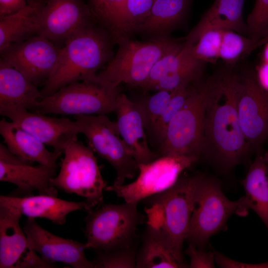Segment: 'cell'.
Instances as JSON below:
<instances>
[{
    "mask_svg": "<svg viewBox=\"0 0 268 268\" xmlns=\"http://www.w3.org/2000/svg\"><path fill=\"white\" fill-rule=\"evenodd\" d=\"M240 75L225 71L211 76L205 105L202 157L221 172L245 163L252 152L238 113Z\"/></svg>",
    "mask_w": 268,
    "mask_h": 268,
    "instance_id": "obj_1",
    "label": "cell"
},
{
    "mask_svg": "<svg viewBox=\"0 0 268 268\" xmlns=\"http://www.w3.org/2000/svg\"><path fill=\"white\" fill-rule=\"evenodd\" d=\"M110 42L104 31L89 23L69 37L55 70L40 91L42 98L71 83L91 81L112 59Z\"/></svg>",
    "mask_w": 268,
    "mask_h": 268,
    "instance_id": "obj_2",
    "label": "cell"
},
{
    "mask_svg": "<svg viewBox=\"0 0 268 268\" xmlns=\"http://www.w3.org/2000/svg\"><path fill=\"white\" fill-rule=\"evenodd\" d=\"M203 175L179 177L167 190L145 199L148 205L145 209L147 225L158 231L175 259L186 267L183 246Z\"/></svg>",
    "mask_w": 268,
    "mask_h": 268,
    "instance_id": "obj_3",
    "label": "cell"
},
{
    "mask_svg": "<svg viewBox=\"0 0 268 268\" xmlns=\"http://www.w3.org/2000/svg\"><path fill=\"white\" fill-rule=\"evenodd\" d=\"M180 40L167 36L148 41L121 40L116 54L91 81L111 89L122 83L140 87L155 64Z\"/></svg>",
    "mask_w": 268,
    "mask_h": 268,
    "instance_id": "obj_4",
    "label": "cell"
},
{
    "mask_svg": "<svg viewBox=\"0 0 268 268\" xmlns=\"http://www.w3.org/2000/svg\"><path fill=\"white\" fill-rule=\"evenodd\" d=\"M249 209L244 196L230 200L217 179L203 174L197 191L186 240L189 244L205 248L211 236L225 226L232 215H246Z\"/></svg>",
    "mask_w": 268,
    "mask_h": 268,
    "instance_id": "obj_5",
    "label": "cell"
},
{
    "mask_svg": "<svg viewBox=\"0 0 268 268\" xmlns=\"http://www.w3.org/2000/svg\"><path fill=\"white\" fill-rule=\"evenodd\" d=\"M137 205L107 203L88 211L85 219L86 249L108 251L131 247L144 216Z\"/></svg>",
    "mask_w": 268,
    "mask_h": 268,
    "instance_id": "obj_6",
    "label": "cell"
},
{
    "mask_svg": "<svg viewBox=\"0 0 268 268\" xmlns=\"http://www.w3.org/2000/svg\"><path fill=\"white\" fill-rule=\"evenodd\" d=\"M211 76L199 81L183 106L170 122L159 146L160 156L183 155L202 157L205 105Z\"/></svg>",
    "mask_w": 268,
    "mask_h": 268,
    "instance_id": "obj_7",
    "label": "cell"
},
{
    "mask_svg": "<svg viewBox=\"0 0 268 268\" xmlns=\"http://www.w3.org/2000/svg\"><path fill=\"white\" fill-rule=\"evenodd\" d=\"M64 153L60 171L52 179V185L68 194L84 198L90 210L102 205L107 183L94 151L77 139L67 146Z\"/></svg>",
    "mask_w": 268,
    "mask_h": 268,
    "instance_id": "obj_8",
    "label": "cell"
},
{
    "mask_svg": "<svg viewBox=\"0 0 268 268\" xmlns=\"http://www.w3.org/2000/svg\"><path fill=\"white\" fill-rule=\"evenodd\" d=\"M118 89L93 81H76L41 98L34 110L42 114L106 115L115 112Z\"/></svg>",
    "mask_w": 268,
    "mask_h": 268,
    "instance_id": "obj_9",
    "label": "cell"
},
{
    "mask_svg": "<svg viewBox=\"0 0 268 268\" xmlns=\"http://www.w3.org/2000/svg\"><path fill=\"white\" fill-rule=\"evenodd\" d=\"M80 133L87 138L92 150L115 169L114 185L124 184L137 173L138 163L132 155L119 133L116 122L106 115L74 116Z\"/></svg>",
    "mask_w": 268,
    "mask_h": 268,
    "instance_id": "obj_10",
    "label": "cell"
},
{
    "mask_svg": "<svg viewBox=\"0 0 268 268\" xmlns=\"http://www.w3.org/2000/svg\"><path fill=\"white\" fill-rule=\"evenodd\" d=\"M199 159L192 156L165 155L146 163L138 164V175L133 182L107 186L125 202L137 203L150 196L162 193L173 186L181 173Z\"/></svg>",
    "mask_w": 268,
    "mask_h": 268,
    "instance_id": "obj_11",
    "label": "cell"
},
{
    "mask_svg": "<svg viewBox=\"0 0 268 268\" xmlns=\"http://www.w3.org/2000/svg\"><path fill=\"white\" fill-rule=\"evenodd\" d=\"M241 74L239 119L252 151L258 153L268 138V92L261 86L251 69H245Z\"/></svg>",
    "mask_w": 268,
    "mask_h": 268,
    "instance_id": "obj_12",
    "label": "cell"
},
{
    "mask_svg": "<svg viewBox=\"0 0 268 268\" xmlns=\"http://www.w3.org/2000/svg\"><path fill=\"white\" fill-rule=\"evenodd\" d=\"M62 47L37 34L13 44L0 52L1 59L36 85L45 82L55 70Z\"/></svg>",
    "mask_w": 268,
    "mask_h": 268,
    "instance_id": "obj_13",
    "label": "cell"
},
{
    "mask_svg": "<svg viewBox=\"0 0 268 268\" xmlns=\"http://www.w3.org/2000/svg\"><path fill=\"white\" fill-rule=\"evenodd\" d=\"M33 164L17 156L5 145L0 143V181L17 186L15 195H11L28 196L37 191L39 194L57 197V189L51 183L57 168Z\"/></svg>",
    "mask_w": 268,
    "mask_h": 268,
    "instance_id": "obj_14",
    "label": "cell"
},
{
    "mask_svg": "<svg viewBox=\"0 0 268 268\" xmlns=\"http://www.w3.org/2000/svg\"><path fill=\"white\" fill-rule=\"evenodd\" d=\"M23 229L27 249L38 253L45 261L67 264L74 268H93L85 255V243L57 236L41 226L35 218L28 217Z\"/></svg>",
    "mask_w": 268,
    "mask_h": 268,
    "instance_id": "obj_15",
    "label": "cell"
},
{
    "mask_svg": "<svg viewBox=\"0 0 268 268\" xmlns=\"http://www.w3.org/2000/svg\"><path fill=\"white\" fill-rule=\"evenodd\" d=\"M11 122L28 131L45 144L53 147L54 150L64 153L67 146L77 139L79 134L75 121L67 118H57L26 109H18L0 112Z\"/></svg>",
    "mask_w": 268,
    "mask_h": 268,
    "instance_id": "obj_16",
    "label": "cell"
},
{
    "mask_svg": "<svg viewBox=\"0 0 268 268\" xmlns=\"http://www.w3.org/2000/svg\"><path fill=\"white\" fill-rule=\"evenodd\" d=\"M91 15L81 0H48L41 10L37 34L54 43L65 41L89 24Z\"/></svg>",
    "mask_w": 268,
    "mask_h": 268,
    "instance_id": "obj_17",
    "label": "cell"
},
{
    "mask_svg": "<svg viewBox=\"0 0 268 268\" xmlns=\"http://www.w3.org/2000/svg\"><path fill=\"white\" fill-rule=\"evenodd\" d=\"M115 112L121 137L138 164L158 157L149 147L143 118L135 102L125 94L119 93Z\"/></svg>",
    "mask_w": 268,
    "mask_h": 268,
    "instance_id": "obj_18",
    "label": "cell"
},
{
    "mask_svg": "<svg viewBox=\"0 0 268 268\" xmlns=\"http://www.w3.org/2000/svg\"><path fill=\"white\" fill-rule=\"evenodd\" d=\"M0 205L11 208L27 217L47 219L53 223L63 225L71 212L90 210L85 200L67 201L56 196L39 194L23 197L0 195Z\"/></svg>",
    "mask_w": 268,
    "mask_h": 268,
    "instance_id": "obj_19",
    "label": "cell"
},
{
    "mask_svg": "<svg viewBox=\"0 0 268 268\" xmlns=\"http://www.w3.org/2000/svg\"><path fill=\"white\" fill-rule=\"evenodd\" d=\"M245 0H215L202 16L198 24L184 38L187 44L194 45L206 31L217 29L231 30L247 34L246 23L243 20Z\"/></svg>",
    "mask_w": 268,
    "mask_h": 268,
    "instance_id": "obj_20",
    "label": "cell"
},
{
    "mask_svg": "<svg viewBox=\"0 0 268 268\" xmlns=\"http://www.w3.org/2000/svg\"><path fill=\"white\" fill-rule=\"evenodd\" d=\"M41 98L37 85L0 58V112L18 109L34 110Z\"/></svg>",
    "mask_w": 268,
    "mask_h": 268,
    "instance_id": "obj_21",
    "label": "cell"
},
{
    "mask_svg": "<svg viewBox=\"0 0 268 268\" xmlns=\"http://www.w3.org/2000/svg\"><path fill=\"white\" fill-rule=\"evenodd\" d=\"M0 134L5 145L17 156L32 163L57 168L56 162L62 153L49 151L44 143L16 124L1 119Z\"/></svg>",
    "mask_w": 268,
    "mask_h": 268,
    "instance_id": "obj_22",
    "label": "cell"
},
{
    "mask_svg": "<svg viewBox=\"0 0 268 268\" xmlns=\"http://www.w3.org/2000/svg\"><path fill=\"white\" fill-rule=\"evenodd\" d=\"M43 6L40 0H33L21 9L0 17V52L33 34H37Z\"/></svg>",
    "mask_w": 268,
    "mask_h": 268,
    "instance_id": "obj_23",
    "label": "cell"
},
{
    "mask_svg": "<svg viewBox=\"0 0 268 268\" xmlns=\"http://www.w3.org/2000/svg\"><path fill=\"white\" fill-rule=\"evenodd\" d=\"M22 215L0 205V268H15L27 249V240L20 225Z\"/></svg>",
    "mask_w": 268,
    "mask_h": 268,
    "instance_id": "obj_24",
    "label": "cell"
},
{
    "mask_svg": "<svg viewBox=\"0 0 268 268\" xmlns=\"http://www.w3.org/2000/svg\"><path fill=\"white\" fill-rule=\"evenodd\" d=\"M242 184L248 207L259 215L268 229V164L260 152Z\"/></svg>",
    "mask_w": 268,
    "mask_h": 268,
    "instance_id": "obj_25",
    "label": "cell"
},
{
    "mask_svg": "<svg viewBox=\"0 0 268 268\" xmlns=\"http://www.w3.org/2000/svg\"><path fill=\"white\" fill-rule=\"evenodd\" d=\"M190 0H155L149 15L138 31L166 37L184 19Z\"/></svg>",
    "mask_w": 268,
    "mask_h": 268,
    "instance_id": "obj_26",
    "label": "cell"
},
{
    "mask_svg": "<svg viewBox=\"0 0 268 268\" xmlns=\"http://www.w3.org/2000/svg\"><path fill=\"white\" fill-rule=\"evenodd\" d=\"M185 267L175 259L158 231L147 225L142 245L136 253L135 268Z\"/></svg>",
    "mask_w": 268,
    "mask_h": 268,
    "instance_id": "obj_27",
    "label": "cell"
},
{
    "mask_svg": "<svg viewBox=\"0 0 268 268\" xmlns=\"http://www.w3.org/2000/svg\"><path fill=\"white\" fill-rule=\"evenodd\" d=\"M191 55V45L186 44L183 38L155 64L145 82L139 87L151 90L154 85L166 75L177 72L195 63Z\"/></svg>",
    "mask_w": 268,
    "mask_h": 268,
    "instance_id": "obj_28",
    "label": "cell"
},
{
    "mask_svg": "<svg viewBox=\"0 0 268 268\" xmlns=\"http://www.w3.org/2000/svg\"><path fill=\"white\" fill-rule=\"evenodd\" d=\"M154 0H125L109 29L118 42L138 31L149 15Z\"/></svg>",
    "mask_w": 268,
    "mask_h": 268,
    "instance_id": "obj_29",
    "label": "cell"
},
{
    "mask_svg": "<svg viewBox=\"0 0 268 268\" xmlns=\"http://www.w3.org/2000/svg\"><path fill=\"white\" fill-rule=\"evenodd\" d=\"M198 81L183 85L172 91L168 105L150 133L157 141L159 146L164 140L170 122L183 106L193 91Z\"/></svg>",
    "mask_w": 268,
    "mask_h": 268,
    "instance_id": "obj_30",
    "label": "cell"
},
{
    "mask_svg": "<svg viewBox=\"0 0 268 268\" xmlns=\"http://www.w3.org/2000/svg\"><path fill=\"white\" fill-rule=\"evenodd\" d=\"M257 41L231 30H223L219 58L229 65L235 64L241 57H246Z\"/></svg>",
    "mask_w": 268,
    "mask_h": 268,
    "instance_id": "obj_31",
    "label": "cell"
},
{
    "mask_svg": "<svg viewBox=\"0 0 268 268\" xmlns=\"http://www.w3.org/2000/svg\"><path fill=\"white\" fill-rule=\"evenodd\" d=\"M173 91L160 90L152 95L135 102L142 115L146 131L151 133L163 113Z\"/></svg>",
    "mask_w": 268,
    "mask_h": 268,
    "instance_id": "obj_32",
    "label": "cell"
},
{
    "mask_svg": "<svg viewBox=\"0 0 268 268\" xmlns=\"http://www.w3.org/2000/svg\"><path fill=\"white\" fill-rule=\"evenodd\" d=\"M223 30L214 29L204 32L195 44L191 45L193 59L197 61L214 63L219 58Z\"/></svg>",
    "mask_w": 268,
    "mask_h": 268,
    "instance_id": "obj_33",
    "label": "cell"
},
{
    "mask_svg": "<svg viewBox=\"0 0 268 268\" xmlns=\"http://www.w3.org/2000/svg\"><path fill=\"white\" fill-rule=\"evenodd\" d=\"M91 261L93 268H133L136 266L135 247L121 248L108 251H98Z\"/></svg>",
    "mask_w": 268,
    "mask_h": 268,
    "instance_id": "obj_34",
    "label": "cell"
},
{
    "mask_svg": "<svg viewBox=\"0 0 268 268\" xmlns=\"http://www.w3.org/2000/svg\"><path fill=\"white\" fill-rule=\"evenodd\" d=\"M246 25L248 37L257 42L268 35V0H256L248 16Z\"/></svg>",
    "mask_w": 268,
    "mask_h": 268,
    "instance_id": "obj_35",
    "label": "cell"
},
{
    "mask_svg": "<svg viewBox=\"0 0 268 268\" xmlns=\"http://www.w3.org/2000/svg\"><path fill=\"white\" fill-rule=\"evenodd\" d=\"M125 0H99L92 5L93 14L109 29Z\"/></svg>",
    "mask_w": 268,
    "mask_h": 268,
    "instance_id": "obj_36",
    "label": "cell"
},
{
    "mask_svg": "<svg viewBox=\"0 0 268 268\" xmlns=\"http://www.w3.org/2000/svg\"><path fill=\"white\" fill-rule=\"evenodd\" d=\"M185 253L190 259V268H215V254L213 251H207L205 248H199L189 244Z\"/></svg>",
    "mask_w": 268,
    "mask_h": 268,
    "instance_id": "obj_37",
    "label": "cell"
},
{
    "mask_svg": "<svg viewBox=\"0 0 268 268\" xmlns=\"http://www.w3.org/2000/svg\"><path fill=\"white\" fill-rule=\"evenodd\" d=\"M24 257H21L15 268H57L55 264L50 263L39 256L36 252L28 249Z\"/></svg>",
    "mask_w": 268,
    "mask_h": 268,
    "instance_id": "obj_38",
    "label": "cell"
},
{
    "mask_svg": "<svg viewBox=\"0 0 268 268\" xmlns=\"http://www.w3.org/2000/svg\"><path fill=\"white\" fill-rule=\"evenodd\" d=\"M27 3L26 0H0V18L21 9Z\"/></svg>",
    "mask_w": 268,
    "mask_h": 268,
    "instance_id": "obj_39",
    "label": "cell"
},
{
    "mask_svg": "<svg viewBox=\"0 0 268 268\" xmlns=\"http://www.w3.org/2000/svg\"><path fill=\"white\" fill-rule=\"evenodd\" d=\"M256 74L261 86L268 92V63L264 62L259 67Z\"/></svg>",
    "mask_w": 268,
    "mask_h": 268,
    "instance_id": "obj_40",
    "label": "cell"
},
{
    "mask_svg": "<svg viewBox=\"0 0 268 268\" xmlns=\"http://www.w3.org/2000/svg\"><path fill=\"white\" fill-rule=\"evenodd\" d=\"M266 43L263 51V59L264 62L268 63V42Z\"/></svg>",
    "mask_w": 268,
    "mask_h": 268,
    "instance_id": "obj_41",
    "label": "cell"
},
{
    "mask_svg": "<svg viewBox=\"0 0 268 268\" xmlns=\"http://www.w3.org/2000/svg\"><path fill=\"white\" fill-rule=\"evenodd\" d=\"M267 42H268V35L265 38L257 42L254 45V48H256L258 47L261 46L265 43H266Z\"/></svg>",
    "mask_w": 268,
    "mask_h": 268,
    "instance_id": "obj_42",
    "label": "cell"
},
{
    "mask_svg": "<svg viewBox=\"0 0 268 268\" xmlns=\"http://www.w3.org/2000/svg\"><path fill=\"white\" fill-rule=\"evenodd\" d=\"M264 159L266 161V162L268 164V152H267L264 155Z\"/></svg>",
    "mask_w": 268,
    "mask_h": 268,
    "instance_id": "obj_43",
    "label": "cell"
},
{
    "mask_svg": "<svg viewBox=\"0 0 268 268\" xmlns=\"http://www.w3.org/2000/svg\"><path fill=\"white\" fill-rule=\"evenodd\" d=\"M91 0L92 5H93L95 3H96L97 1H98L99 0Z\"/></svg>",
    "mask_w": 268,
    "mask_h": 268,
    "instance_id": "obj_44",
    "label": "cell"
}]
</instances>
